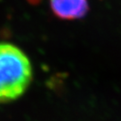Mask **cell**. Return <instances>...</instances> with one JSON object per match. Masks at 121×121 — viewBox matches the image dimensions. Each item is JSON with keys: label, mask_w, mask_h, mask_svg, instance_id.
<instances>
[{"label": "cell", "mask_w": 121, "mask_h": 121, "mask_svg": "<svg viewBox=\"0 0 121 121\" xmlns=\"http://www.w3.org/2000/svg\"><path fill=\"white\" fill-rule=\"evenodd\" d=\"M32 81L29 57L17 46L0 42V103L20 98Z\"/></svg>", "instance_id": "6da1fadb"}, {"label": "cell", "mask_w": 121, "mask_h": 121, "mask_svg": "<svg viewBox=\"0 0 121 121\" xmlns=\"http://www.w3.org/2000/svg\"><path fill=\"white\" fill-rule=\"evenodd\" d=\"M49 3L53 13L63 20L81 19L89 11L88 0H49Z\"/></svg>", "instance_id": "7a4b0ae2"}]
</instances>
